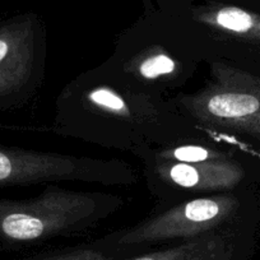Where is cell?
Returning a JSON list of instances; mask_svg holds the SVG:
<instances>
[{
  "label": "cell",
  "mask_w": 260,
  "mask_h": 260,
  "mask_svg": "<svg viewBox=\"0 0 260 260\" xmlns=\"http://www.w3.org/2000/svg\"><path fill=\"white\" fill-rule=\"evenodd\" d=\"M229 157V154L218 149L203 146V144H177L162 149L157 154V161L180 162V164H194V162L217 161Z\"/></svg>",
  "instance_id": "cell-9"
},
{
  "label": "cell",
  "mask_w": 260,
  "mask_h": 260,
  "mask_svg": "<svg viewBox=\"0 0 260 260\" xmlns=\"http://www.w3.org/2000/svg\"><path fill=\"white\" fill-rule=\"evenodd\" d=\"M232 255L234 242L231 237L226 234L211 232L132 260H231Z\"/></svg>",
  "instance_id": "cell-6"
},
{
  "label": "cell",
  "mask_w": 260,
  "mask_h": 260,
  "mask_svg": "<svg viewBox=\"0 0 260 260\" xmlns=\"http://www.w3.org/2000/svg\"><path fill=\"white\" fill-rule=\"evenodd\" d=\"M121 204L115 195L49 186L41 195L0 206V236L14 244H34L81 232Z\"/></svg>",
  "instance_id": "cell-1"
},
{
  "label": "cell",
  "mask_w": 260,
  "mask_h": 260,
  "mask_svg": "<svg viewBox=\"0 0 260 260\" xmlns=\"http://www.w3.org/2000/svg\"><path fill=\"white\" fill-rule=\"evenodd\" d=\"M11 180V157L8 151H0V182Z\"/></svg>",
  "instance_id": "cell-11"
},
{
  "label": "cell",
  "mask_w": 260,
  "mask_h": 260,
  "mask_svg": "<svg viewBox=\"0 0 260 260\" xmlns=\"http://www.w3.org/2000/svg\"><path fill=\"white\" fill-rule=\"evenodd\" d=\"M125 71L146 83L171 81L181 73V62L161 46H151L129 60Z\"/></svg>",
  "instance_id": "cell-7"
},
{
  "label": "cell",
  "mask_w": 260,
  "mask_h": 260,
  "mask_svg": "<svg viewBox=\"0 0 260 260\" xmlns=\"http://www.w3.org/2000/svg\"><path fill=\"white\" fill-rule=\"evenodd\" d=\"M187 114L207 127L249 136L260 142V78L214 62L211 79L181 100Z\"/></svg>",
  "instance_id": "cell-2"
},
{
  "label": "cell",
  "mask_w": 260,
  "mask_h": 260,
  "mask_svg": "<svg viewBox=\"0 0 260 260\" xmlns=\"http://www.w3.org/2000/svg\"><path fill=\"white\" fill-rule=\"evenodd\" d=\"M159 179L177 189L192 192L229 191L244 179V169L231 157L217 161L180 164L157 161Z\"/></svg>",
  "instance_id": "cell-4"
},
{
  "label": "cell",
  "mask_w": 260,
  "mask_h": 260,
  "mask_svg": "<svg viewBox=\"0 0 260 260\" xmlns=\"http://www.w3.org/2000/svg\"><path fill=\"white\" fill-rule=\"evenodd\" d=\"M37 260H112L107 255L92 249H76L45 256Z\"/></svg>",
  "instance_id": "cell-10"
},
{
  "label": "cell",
  "mask_w": 260,
  "mask_h": 260,
  "mask_svg": "<svg viewBox=\"0 0 260 260\" xmlns=\"http://www.w3.org/2000/svg\"><path fill=\"white\" fill-rule=\"evenodd\" d=\"M239 201L231 194H217L184 202L119 234L120 246L156 244L176 239H195L216 232L232 218Z\"/></svg>",
  "instance_id": "cell-3"
},
{
  "label": "cell",
  "mask_w": 260,
  "mask_h": 260,
  "mask_svg": "<svg viewBox=\"0 0 260 260\" xmlns=\"http://www.w3.org/2000/svg\"><path fill=\"white\" fill-rule=\"evenodd\" d=\"M19 35H12V36L8 37H0V61L9 54V51L12 50V47L14 46L16 41L18 40Z\"/></svg>",
  "instance_id": "cell-12"
},
{
  "label": "cell",
  "mask_w": 260,
  "mask_h": 260,
  "mask_svg": "<svg viewBox=\"0 0 260 260\" xmlns=\"http://www.w3.org/2000/svg\"><path fill=\"white\" fill-rule=\"evenodd\" d=\"M83 106L92 114L121 120L132 125H151L162 120L161 107L144 93L119 89L110 84H97L82 94Z\"/></svg>",
  "instance_id": "cell-5"
},
{
  "label": "cell",
  "mask_w": 260,
  "mask_h": 260,
  "mask_svg": "<svg viewBox=\"0 0 260 260\" xmlns=\"http://www.w3.org/2000/svg\"><path fill=\"white\" fill-rule=\"evenodd\" d=\"M207 23L224 34L260 45V16L256 14L235 7H226L211 14Z\"/></svg>",
  "instance_id": "cell-8"
}]
</instances>
